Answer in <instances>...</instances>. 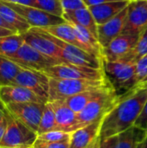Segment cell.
<instances>
[{
    "mask_svg": "<svg viewBox=\"0 0 147 148\" xmlns=\"http://www.w3.org/2000/svg\"><path fill=\"white\" fill-rule=\"evenodd\" d=\"M6 129L0 142V147L6 148H32L37 139V133L14 118L5 108Z\"/></svg>",
    "mask_w": 147,
    "mask_h": 148,
    "instance_id": "4",
    "label": "cell"
},
{
    "mask_svg": "<svg viewBox=\"0 0 147 148\" xmlns=\"http://www.w3.org/2000/svg\"><path fill=\"white\" fill-rule=\"evenodd\" d=\"M13 34H18V33H16V32L13 31V30H10V29H5V28L0 27V36H10V35H13Z\"/></svg>",
    "mask_w": 147,
    "mask_h": 148,
    "instance_id": "38",
    "label": "cell"
},
{
    "mask_svg": "<svg viewBox=\"0 0 147 148\" xmlns=\"http://www.w3.org/2000/svg\"><path fill=\"white\" fill-rule=\"evenodd\" d=\"M21 69L11 60L0 56V86L12 85Z\"/></svg>",
    "mask_w": 147,
    "mask_h": 148,
    "instance_id": "25",
    "label": "cell"
},
{
    "mask_svg": "<svg viewBox=\"0 0 147 148\" xmlns=\"http://www.w3.org/2000/svg\"><path fill=\"white\" fill-rule=\"evenodd\" d=\"M43 36L50 39L55 44H57L62 49V61L63 63H71L78 66H84L93 69H103V60L99 58L90 53L85 51L84 49L61 40L45 31L40 28H34Z\"/></svg>",
    "mask_w": 147,
    "mask_h": 148,
    "instance_id": "5",
    "label": "cell"
},
{
    "mask_svg": "<svg viewBox=\"0 0 147 148\" xmlns=\"http://www.w3.org/2000/svg\"><path fill=\"white\" fill-rule=\"evenodd\" d=\"M70 140L62 141V142H50L36 139L32 148H69Z\"/></svg>",
    "mask_w": 147,
    "mask_h": 148,
    "instance_id": "32",
    "label": "cell"
},
{
    "mask_svg": "<svg viewBox=\"0 0 147 148\" xmlns=\"http://www.w3.org/2000/svg\"><path fill=\"white\" fill-rule=\"evenodd\" d=\"M24 42L20 34L0 36V56L7 57L14 54Z\"/></svg>",
    "mask_w": 147,
    "mask_h": 148,
    "instance_id": "26",
    "label": "cell"
},
{
    "mask_svg": "<svg viewBox=\"0 0 147 148\" xmlns=\"http://www.w3.org/2000/svg\"><path fill=\"white\" fill-rule=\"evenodd\" d=\"M146 135V131L133 126L119 134L101 140L100 148H137Z\"/></svg>",
    "mask_w": 147,
    "mask_h": 148,
    "instance_id": "15",
    "label": "cell"
},
{
    "mask_svg": "<svg viewBox=\"0 0 147 148\" xmlns=\"http://www.w3.org/2000/svg\"><path fill=\"white\" fill-rule=\"evenodd\" d=\"M6 125H7V122H6V119L4 117V114H3V117L0 120V142L3 137V134L5 133V129H6Z\"/></svg>",
    "mask_w": 147,
    "mask_h": 148,
    "instance_id": "36",
    "label": "cell"
},
{
    "mask_svg": "<svg viewBox=\"0 0 147 148\" xmlns=\"http://www.w3.org/2000/svg\"><path fill=\"white\" fill-rule=\"evenodd\" d=\"M7 3H16V4H22V5H27V6H32L34 5V0H1Z\"/></svg>",
    "mask_w": 147,
    "mask_h": 148,
    "instance_id": "35",
    "label": "cell"
},
{
    "mask_svg": "<svg viewBox=\"0 0 147 148\" xmlns=\"http://www.w3.org/2000/svg\"><path fill=\"white\" fill-rule=\"evenodd\" d=\"M0 27H2V28H5V29H10V30H13V31H15L16 33H17L8 23H6L4 20H3V18L0 16Z\"/></svg>",
    "mask_w": 147,
    "mask_h": 148,
    "instance_id": "39",
    "label": "cell"
},
{
    "mask_svg": "<svg viewBox=\"0 0 147 148\" xmlns=\"http://www.w3.org/2000/svg\"><path fill=\"white\" fill-rule=\"evenodd\" d=\"M147 100V88L136 86L124 95L101 121L99 137L104 140L134 126Z\"/></svg>",
    "mask_w": 147,
    "mask_h": 148,
    "instance_id": "1",
    "label": "cell"
},
{
    "mask_svg": "<svg viewBox=\"0 0 147 148\" xmlns=\"http://www.w3.org/2000/svg\"><path fill=\"white\" fill-rule=\"evenodd\" d=\"M101 147V139L100 137H97L87 148H100Z\"/></svg>",
    "mask_w": 147,
    "mask_h": 148,
    "instance_id": "40",
    "label": "cell"
},
{
    "mask_svg": "<svg viewBox=\"0 0 147 148\" xmlns=\"http://www.w3.org/2000/svg\"><path fill=\"white\" fill-rule=\"evenodd\" d=\"M0 101L3 103V106H6L10 103L48 102L29 88L17 85L0 86Z\"/></svg>",
    "mask_w": 147,
    "mask_h": 148,
    "instance_id": "18",
    "label": "cell"
},
{
    "mask_svg": "<svg viewBox=\"0 0 147 148\" xmlns=\"http://www.w3.org/2000/svg\"><path fill=\"white\" fill-rule=\"evenodd\" d=\"M40 29H42L43 31L61 39V40H63L67 42H69L73 45H75V46L82 49L81 43L79 42L78 39L76 38V36L75 34L73 27L67 21L61 24L49 26V27H45V28H40Z\"/></svg>",
    "mask_w": 147,
    "mask_h": 148,
    "instance_id": "24",
    "label": "cell"
},
{
    "mask_svg": "<svg viewBox=\"0 0 147 148\" xmlns=\"http://www.w3.org/2000/svg\"><path fill=\"white\" fill-rule=\"evenodd\" d=\"M60 1L64 11L88 8V6L85 4V3L82 0H60Z\"/></svg>",
    "mask_w": 147,
    "mask_h": 148,
    "instance_id": "33",
    "label": "cell"
},
{
    "mask_svg": "<svg viewBox=\"0 0 147 148\" xmlns=\"http://www.w3.org/2000/svg\"><path fill=\"white\" fill-rule=\"evenodd\" d=\"M3 112H4V106L0 101V120L3 117Z\"/></svg>",
    "mask_w": 147,
    "mask_h": 148,
    "instance_id": "42",
    "label": "cell"
},
{
    "mask_svg": "<svg viewBox=\"0 0 147 148\" xmlns=\"http://www.w3.org/2000/svg\"><path fill=\"white\" fill-rule=\"evenodd\" d=\"M12 85L29 88L46 101H49V78L42 72L22 68Z\"/></svg>",
    "mask_w": 147,
    "mask_h": 148,
    "instance_id": "11",
    "label": "cell"
},
{
    "mask_svg": "<svg viewBox=\"0 0 147 148\" xmlns=\"http://www.w3.org/2000/svg\"><path fill=\"white\" fill-rule=\"evenodd\" d=\"M33 7L62 17L64 13L60 0H34Z\"/></svg>",
    "mask_w": 147,
    "mask_h": 148,
    "instance_id": "28",
    "label": "cell"
},
{
    "mask_svg": "<svg viewBox=\"0 0 147 148\" xmlns=\"http://www.w3.org/2000/svg\"><path fill=\"white\" fill-rule=\"evenodd\" d=\"M147 28V0H131L122 34L139 36Z\"/></svg>",
    "mask_w": 147,
    "mask_h": 148,
    "instance_id": "12",
    "label": "cell"
},
{
    "mask_svg": "<svg viewBox=\"0 0 147 148\" xmlns=\"http://www.w3.org/2000/svg\"><path fill=\"white\" fill-rule=\"evenodd\" d=\"M0 16L8 23L18 34L24 33L30 29V25L15 10L0 0Z\"/></svg>",
    "mask_w": 147,
    "mask_h": 148,
    "instance_id": "22",
    "label": "cell"
},
{
    "mask_svg": "<svg viewBox=\"0 0 147 148\" xmlns=\"http://www.w3.org/2000/svg\"><path fill=\"white\" fill-rule=\"evenodd\" d=\"M6 58L11 60L23 69L40 72H42L49 67L60 64L58 61L43 55L26 42H23L14 54Z\"/></svg>",
    "mask_w": 147,
    "mask_h": 148,
    "instance_id": "7",
    "label": "cell"
},
{
    "mask_svg": "<svg viewBox=\"0 0 147 148\" xmlns=\"http://www.w3.org/2000/svg\"><path fill=\"white\" fill-rule=\"evenodd\" d=\"M20 35L24 42L28 43L32 48L43 55L58 61L60 63H63L62 61V49L36 29L30 28V29Z\"/></svg>",
    "mask_w": 147,
    "mask_h": 148,
    "instance_id": "14",
    "label": "cell"
},
{
    "mask_svg": "<svg viewBox=\"0 0 147 148\" xmlns=\"http://www.w3.org/2000/svg\"><path fill=\"white\" fill-rule=\"evenodd\" d=\"M0 148H6V147H0Z\"/></svg>",
    "mask_w": 147,
    "mask_h": 148,
    "instance_id": "44",
    "label": "cell"
},
{
    "mask_svg": "<svg viewBox=\"0 0 147 148\" xmlns=\"http://www.w3.org/2000/svg\"><path fill=\"white\" fill-rule=\"evenodd\" d=\"M137 148H147V135H146V138L138 145Z\"/></svg>",
    "mask_w": 147,
    "mask_h": 148,
    "instance_id": "41",
    "label": "cell"
},
{
    "mask_svg": "<svg viewBox=\"0 0 147 148\" xmlns=\"http://www.w3.org/2000/svg\"><path fill=\"white\" fill-rule=\"evenodd\" d=\"M111 86L107 79H53L49 78V101L65 100L80 93Z\"/></svg>",
    "mask_w": 147,
    "mask_h": 148,
    "instance_id": "3",
    "label": "cell"
},
{
    "mask_svg": "<svg viewBox=\"0 0 147 148\" xmlns=\"http://www.w3.org/2000/svg\"><path fill=\"white\" fill-rule=\"evenodd\" d=\"M49 78L53 79H86L104 80L106 79L103 69L78 66L71 63H60L47 68L42 71Z\"/></svg>",
    "mask_w": 147,
    "mask_h": 148,
    "instance_id": "8",
    "label": "cell"
},
{
    "mask_svg": "<svg viewBox=\"0 0 147 148\" xmlns=\"http://www.w3.org/2000/svg\"><path fill=\"white\" fill-rule=\"evenodd\" d=\"M51 131H58V130H57V123H56L54 109L51 106V103L48 101L44 107V110L40 121L37 134H42Z\"/></svg>",
    "mask_w": 147,
    "mask_h": 148,
    "instance_id": "27",
    "label": "cell"
},
{
    "mask_svg": "<svg viewBox=\"0 0 147 148\" xmlns=\"http://www.w3.org/2000/svg\"><path fill=\"white\" fill-rule=\"evenodd\" d=\"M70 133H66L63 131H51L37 135L38 139L50 142H62L70 140Z\"/></svg>",
    "mask_w": 147,
    "mask_h": 148,
    "instance_id": "30",
    "label": "cell"
},
{
    "mask_svg": "<svg viewBox=\"0 0 147 148\" xmlns=\"http://www.w3.org/2000/svg\"><path fill=\"white\" fill-rule=\"evenodd\" d=\"M103 70L106 78L118 95H124L137 86L136 62L134 61L103 60Z\"/></svg>",
    "mask_w": 147,
    "mask_h": 148,
    "instance_id": "2",
    "label": "cell"
},
{
    "mask_svg": "<svg viewBox=\"0 0 147 148\" xmlns=\"http://www.w3.org/2000/svg\"><path fill=\"white\" fill-rule=\"evenodd\" d=\"M136 79L137 86L147 82V54L136 62Z\"/></svg>",
    "mask_w": 147,
    "mask_h": 148,
    "instance_id": "31",
    "label": "cell"
},
{
    "mask_svg": "<svg viewBox=\"0 0 147 148\" xmlns=\"http://www.w3.org/2000/svg\"><path fill=\"white\" fill-rule=\"evenodd\" d=\"M85 4L89 7V6H93V5H96L101 3H105V2H109V1H117V0H82Z\"/></svg>",
    "mask_w": 147,
    "mask_h": 148,
    "instance_id": "37",
    "label": "cell"
},
{
    "mask_svg": "<svg viewBox=\"0 0 147 148\" xmlns=\"http://www.w3.org/2000/svg\"><path fill=\"white\" fill-rule=\"evenodd\" d=\"M131 0H117L101 3L96 5L89 6L91 13L93 14L96 23L102 24L117 16L124 9L127 7Z\"/></svg>",
    "mask_w": 147,
    "mask_h": 148,
    "instance_id": "19",
    "label": "cell"
},
{
    "mask_svg": "<svg viewBox=\"0 0 147 148\" xmlns=\"http://www.w3.org/2000/svg\"><path fill=\"white\" fill-rule=\"evenodd\" d=\"M119 101V95L114 89L110 87L101 95L90 101L79 114L77 117L84 126L101 121L104 116L109 113Z\"/></svg>",
    "mask_w": 147,
    "mask_h": 148,
    "instance_id": "6",
    "label": "cell"
},
{
    "mask_svg": "<svg viewBox=\"0 0 147 148\" xmlns=\"http://www.w3.org/2000/svg\"><path fill=\"white\" fill-rule=\"evenodd\" d=\"M128 6V5H127ZM127 17V7L105 23L98 25V42L102 49L123 33Z\"/></svg>",
    "mask_w": 147,
    "mask_h": 148,
    "instance_id": "17",
    "label": "cell"
},
{
    "mask_svg": "<svg viewBox=\"0 0 147 148\" xmlns=\"http://www.w3.org/2000/svg\"><path fill=\"white\" fill-rule=\"evenodd\" d=\"M134 126L147 132V100L143 107L141 113L139 114L138 119L134 123Z\"/></svg>",
    "mask_w": 147,
    "mask_h": 148,
    "instance_id": "34",
    "label": "cell"
},
{
    "mask_svg": "<svg viewBox=\"0 0 147 148\" xmlns=\"http://www.w3.org/2000/svg\"><path fill=\"white\" fill-rule=\"evenodd\" d=\"M101 121L89 124L71 133L69 148H87L99 137Z\"/></svg>",
    "mask_w": 147,
    "mask_h": 148,
    "instance_id": "20",
    "label": "cell"
},
{
    "mask_svg": "<svg viewBox=\"0 0 147 148\" xmlns=\"http://www.w3.org/2000/svg\"><path fill=\"white\" fill-rule=\"evenodd\" d=\"M139 87H144V88H147V82L146 83H144V84H141V85H138Z\"/></svg>",
    "mask_w": 147,
    "mask_h": 148,
    "instance_id": "43",
    "label": "cell"
},
{
    "mask_svg": "<svg viewBox=\"0 0 147 148\" xmlns=\"http://www.w3.org/2000/svg\"><path fill=\"white\" fill-rule=\"evenodd\" d=\"M4 3L10 8L15 10L19 15H21L30 25L31 28H45L49 26L61 24L66 22V20L62 16L52 15L36 7L11 3L7 2Z\"/></svg>",
    "mask_w": 147,
    "mask_h": 148,
    "instance_id": "10",
    "label": "cell"
},
{
    "mask_svg": "<svg viewBox=\"0 0 147 148\" xmlns=\"http://www.w3.org/2000/svg\"><path fill=\"white\" fill-rule=\"evenodd\" d=\"M54 109L57 123V130L66 133H73L84 126L80 122L77 114L75 113L64 100L49 101Z\"/></svg>",
    "mask_w": 147,
    "mask_h": 148,
    "instance_id": "16",
    "label": "cell"
},
{
    "mask_svg": "<svg viewBox=\"0 0 147 148\" xmlns=\"http://www.w3.org/2000/svg\"><path fill=\"white\" fill-rule=\"evenodd\" d=\"M139 40L138 36L121 34L102 49L103 60L117 62L126 59L133 51Z\"/></svg>",
    "mask_w": 147,
    "mask_h": 148,
    "instance_id": "13",
    "label": "cell"
},
{
    "mask_svg": "<svg viewBox=\"0 0 147 148\" xmlns=\"http://www.w3.org/2000/svg\"><path fill=\"white\" fill-rule=\"evenodd\" d=\"M110 87H112V86H108V87L98 88V89H94V90L85 91V92L80 93L78 95H73L71 97H68V98L65 99L64 101H66L67 105L75 113L79 114L90 101H92L94 99H95L96 97L101 95L103 92H105V90H107Z\"/></svg>",
    "mask_w": 147,
    "mask_h": 148,
    "instance_id": "23",
    "label": "cell"
},
{
    "mask_svg": "<svg viewBox=\"0 0 147 148\" xmlns=\"http://www.w3.org/2000/svg\"><path fill=\"white\" fill-rule=\"evenodd\" d=\"M62 17L66 21L73 22L88 29L98 39V24L96 23L94 17L88 7L64 11Z\"/></svg>",
    "mask_w": 147,
    "mask_h": 148,
    "instance_id": "21",
    "label": "cell"
},
{
    "mask_svg": "<svg viewBox=\"0 0 147 148\" xmlns=\"http://www.w3.org/2000/svg\"><path fill=\"white\" fill-rule=\"evenodd\" d=\"M45 104L46 103L22 102L10 103L4 107L14 118L37 133Z\"/></svg>",
    "mask_w": 147,
    "mask_h": 148,
    "instance_id": "9",
    "label": "cell"
},
{
    "mask_svg": "<svg viewBox=\"0 0 147 148\" xmlns=\"http://www.w3.org/2000/svg\"><path fill=\"white\" fill-rule=\"evenodd\" d=\"M147 54V28L139 36L138 42L133 51V53L126 58V61H137Z\"/></svg>",
    "mask_w": 147,
    "mask_h": 148,
    "instance_id": "29",
    "label": "cell"
}]
</instances>
